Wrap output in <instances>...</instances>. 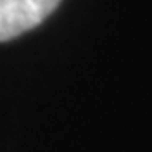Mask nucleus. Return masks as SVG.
<instances>
[{"label":"nucleus","instance_id":"obj_1","mask_svg":"<svg viewBox=\"0 0 152 152\" xmlns=\"http://www.w3.org/2000/svg\"><path fill=\"white\" fill-rule=\"evenodd\" d=\"M59 4L61 0H0V42L37 28Z\"/></svg>","mask_w":152,"mask_h":152}]
</instances>
